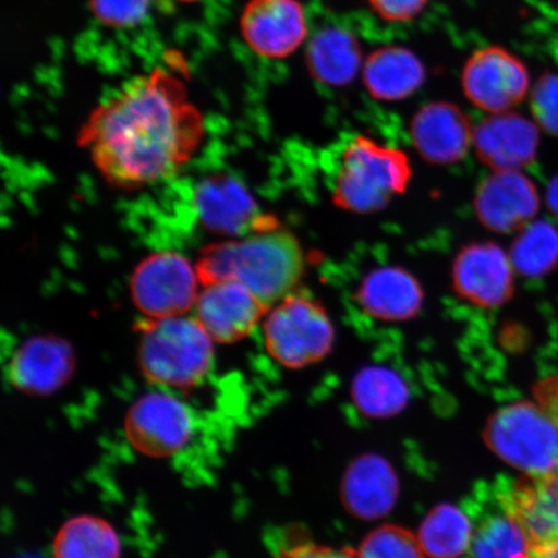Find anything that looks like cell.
I'll list each match as a JSON object with an SVG mask.
<instances>
[{
  "label": "cell",
  "instance_id": "cell-13",
  "mask_svg": "<svg viewBox=\"0 0 558 558\" xmlns=\"http://www.w3.org/2000/svg\"><path fill=\"white\" fill-rule=\"evenodd\" d=\"M539 193L522 171L492 172L477 186L473 208L487 230L498 234L520 232L539 211Z\"/></svg>",
  "mask_w": 558,
  "mask_h": 558
},
{
  "label": "cell",
  "instance_id": "cell-11",
  "mask_svg": "<svg viewBox=\"0 0 558 558\" xmlns=\"http://www.w3.org/2000/svg\"><path fill=\"white\" fill-rule=\"evenodd\" d=\"M240 29L250 50L264 59L294 54L308 39V19L298 0H248Z\"/></svg>",
  "mask_w": 558,
  "mask_h": 558
},
{
  "label": "cell",
  "instance_id": "cell-6",
  "mask_svg": "<svg viewBox=\"0 0 558 558\" xmlns=\"http://www.w3.org/2000/svg\"><path fill=\"white\" fill-rule=\"evenodd\" d=\"M487 445L527 476L558 473V422L532 402L500 409L486 427Z\"/></svg>",
  "mask_w": 558,
  "mask_h": 558
},
{
  "label": "cell",
  "instance_id": "cell-8",
  "mask_svg": "<svg viewBox=\"0 0 558 558\" xmlns=\"http://www.w3.org/2000/svg\"><path fill=\"white\" fill-rule=\"evenodd\" d=\"M197 418L190 404L169 390L140 397L128 411L124 430L134 449L151 458H170L192 441Z\"/></svg>",
  "mask_w": 558,
  "mask_h": 558
},
{
  "label": "cell",
  "instance_id": "cell-5",
  "mask_svg": "<svg viewBox=\"0 0 558 558\" xmlns=\"http://www.w3.org/2000/svg\"><path fill=\"white\" fill-rule=\"evenodd\" d=\"M264 345L279 365L299 369L318 364L332 351L335 327L316 298L291 292L265 314Z\"/></svg>",
  "mask_w": 558,
  "mask_h": 558
},
{
  "label": "cell",
  "instance_id": "cell-31",
  "mask_svg": "<svg viewBox=\"0 0 558 558\" xmlns=\"http://www.w3.org/2000/svg\"><path fill=\"white\" fill-rule=\"evenodd\" d=\"M367 3L386 23L408 24L422 15L429 0H367Z\"/></svg>",
  "mask_w": 558,
  "mask_h": 558
},
{
  "label": "cell",
  "instance_id": "cell-23",
  "mask_svg": "<svg viewBox=\"0 0 558 558\" xmlns=\"http://www.w3.org/2000/svg\"><path fill=\"white\" fill-rule=\"evenodd\" d=\"M120 535L96 515L70 519L56 534L52 558H121Z\"/></svg>",
  "mask_w": 558,
  "mask_h": 558
},
{
  "label": "cell",
  "instance_id": "cell-7",
  "mask_svg": "<svg viewBox=\"0 0 558 558\" xmlns=\"http://www.w3.org/2000/svg\"><path fill=\"white\" fill-rule=\"evenodd\" d=\"M202 289L197 267L177 253H158L140 263L131 279L136 308L150 319L186 316Z\"/></svg>",
  "mask_w": 558,
  "mask_h": 558
},
{
  "label": "cell",
  "instance_id": "cell-25",
  "mask_svg": "<svg viewBox=\"0 0 558 558\" xmlns=\"http://www.w3.org/2000/svg\"><path fill=\"white\" fill-rule=\"evenodd\" d=\"M473 532L462 509L441 506L424 520L417 539L428 558H458L470 550Z\"/></svg>",
  "mask_w": 558,
  "mask_h": 558
},
{
  "label": "cell",
  "instance_id": "cell-10",
  "mask_svg": "<svg viewBox=\"0 0 558 558\" xmlns=\"http://www.w3.org/2000/svg\"><path fill=\"white\" fill-rule=\"evenodd\" d=\"M514 274L511 257L499 244L473 242L453 257L452 289L477 308H499L513 296Z\"/></svg>",
  "mask_w": 558,
  "mask_h": 558
},
{
  "label": "cell",
  "instance_id": "cell-17",
  "mask_svg": "<svg viewBox=\"0 0 558 558\" xmlns=\"http://www.w3.org/2000/svg\"><path fill=\"white\" fill-rule=\"evenodd\" d=\"M74 352L68 341L47 335L26 340L12 355V386L27 395L45 396L58 390L72 378Z\"/></svg>",
  "mask_w": 558,
  "mask_h": 558
},
{
  "label": "cell",
  "instance_id": "cell-29",
  "mask_svg": "<svg viewBox=\"0 0 558 558\" xmlns=\"http://www.w3.org/2000/svg\"><path fill=\"white\" fill-rule=\"evenodd\" d=\"M88 4L100 24L113 29H131L148 17L151 0H88Z\"/></svg>",
  "mask_w": 558,
  "mask_h": 558
},
{
  "label": "cell",
  "instance_id": "cell-35",
  "mask_svg": "<svg viewBox=\"0 0 558 558\" xmlns=\"http://www.w3.org/2000/svg\"><path fill=\"white\" fill-rule=\"evenodd\" d=\"M179 2H183V3H195V2H199V0H179Z\"/></svg>",
  "mask_w": 558,
  "mask_h": 558
},
{
  "label": "cell",
  "instance_id": "cell-2",
  "mask_svg": "<svg viewBox=\"0 0 558 558\" xmlns=\"http://www.w3.org/2000/svg\"><path fill=\"white\" fill-rule=\"evenodd\" d=\"M195 267L202 284L241 283L269 310L296 291L305 263L295 236L275 226L208 246Z\"/></svg>",
  "mask_w": 558,
  "mask_h": 558
},
{
  "label": "cell",
  "instance_id": "cell-24",
  "mask_svg": "<svg viewBox=\"0 0 558 558\" xmlns=\"http://www.w3.org/2000/svg\"><path fill=\"white\" fill-rule=\"evenodd\" d=\"M409 388L399 373L369 366L354 376L352 399L362 414L387 417L401 413L409 402Z\"/></svg>",
  "mask_w": 558,
  "mask_h": 558
},
{
  "label": "cell",
  "instance_id": "cell-21",
  "mask_svg": "<svg viewBox=\"0 0 558 558\" xmlns=\"http://www.w3.org/2000/svg\"><path fill=\"white\" fill-rule=\"evenodd\" d=\"M360 40L343 27L330 26L314 34L305 50V65L319 85L344 87L364 66Z\"/></svg>",
  "mask_w": 558,
  "mask_h": 558
},
{
  "label": "cell",
  "instance_id": "cell-28",
  "mask_svg": "<svg viewBox=\"0 0 558 558\" xmlns=\"http://www.w3.org/2000/svg\"><path fill=\"white\" fill-rule=\"evenodd\" d=\"M355 554L359 558H428L416 536L397 526L375 530Z\"/></svg>",
  "mask_w": 558,
  "mask_h": 558
},
{
  "label": "cell",
  "instance_id": "cell-14",
  "mask_svg": "<svg viewBox=\"0 0 558 558\" xmlns=\"http://www.w3.org/2000/svg\"><path fill=\"white\" fill-rule=\"evenodd\" d=\"M193 311L214 343L229 344L246 338L269 310L241 283L219 281L202 284Z\"/></svg>",
  "mask_w": 558,
  "mask_h": 558
},
{
  "label": "cell",
  "instance_id": "cell-32",
  "mask_svg": "<svg viewBox=\"0 0 558 558\" xmlns=\"http://www.w3.org/2000/svg\"><path fill=\"white\" fill-rule=\"evenodd\" d=\"M276 558H359L355 550L335 549L317 546L314 543H300L284 548Z\"/></svg>",
  "mask_w": 558,
  "mask_h": 558
},
{
  "label": "cell",
  "instance_id": "cell-3",
  "mask_svg": "<svg viewBox=\"0 0 558 558\" xmlns=\"http://www.w3.org/2000/svg\"><path fill=\"white\" fill-rule=\"evenodd\" d=\"M413 167L403 150L366 135L355 136L341 155L333 180V205L344 211L367 215L381 211L407 193Z\"/></svg>",
  "mask_w": 558,
  "mask_h": 558
},
{
  "label": "cell",
  "instance_id": "cell-27",
  "mask_svg": "<svg viewBox=\"0 0 558 558\" xmlns=\"http://www.w3.org/2000/svg\"><path fill=\"white\" fill-rule=\"evenodd\" d=\"M499 497V495H498ZM500 500V499H499ZM529 539L520 523L501 505L474 529L471 558H525Z\"/></svg>",
  "mask_w": 558,
  "mask_h": 558
},
{
  "label": "cell",
  "instance_id": "cell-4",
  "mask_svg": "<svg viewBox=\"0 0 558 558\" xmlns=\"http://www.w3.org/2000/svg\"><path fill=\"white\" fill-rule=\"evenodd\" d=\"M138 364L158 387L191 389L211 372L214 341L194 317L150 319L140 338Z\"/></svg>",
  "mask_w": 558,
  "mask_h": 558
},
{
  "label": "cell",
  "instance_id": "cell-19",
  "mask_svg": "<svg viewBox=\"0 0 558 558\" xmlns=\"http://www.w3.org/2000/svg\"><path fill=\"white\" fill-rule=\"evenodd\" d=\"M499 499L530 544H558V473L515 481L501 488Z\"/></svg>",
  "mask_w": 558,
  "mask_h": 558
},
{
  "label": "cell",
  "instance_id": "cell-18",
  "mask_svg": "<svg viewBox=\"0 0 558 558\" xmlns=\"http://www.w3.org/2000/svg\"><path fill=\"white\" fill-rule=\"evenodd\" d=\"M355 302L380 323H407L422 312L424 290L418 279L401 267L369 270L355 290Z\"/></svg>",
  "mask_w": 558,
  "mask_h": 558
},
{
  "label": "cell",
  "instance_id": "cell-30",
  "mask_svg": "<svg viewBox=\"0 0 558 558\" xmlns=\"http://www.w3.org/2000/svg\"><path fill=\"white\" fill-rule=\"evenodd\" d=\"M532 120L539 130L558 137V74L544 73L529 95Z\"/></svg>",
  "mask_w": 558,
  "mask_h": 558
},
{
  "label": "cell",
  "instance_id": "cell-15",
  "mask_svg": "<svg viewBox=\"0 0 558 558\" xmlns=\"http://www.w3.org/2000/svg\"><path fill=\"white\" fill-rule=\"evenodd\" d=\"M541 130L515 113L488 114L474 128L473 149L492 172L522 171L538 156Z\"/></svg>",
  "mask_w": 558,
  "mask_h": 558
},
{
  "label": "cell",
  "instance_id": "cell-34",
  "mask_svg": "<svg viewBox=\"0 0 558 558\" xmlns=\"http://www.w3.org/2000/svg\"><path fill=\"white\" fill-rule=\"evenodd\" d=\"M547 204L553 213L558 216V177H556L548 186Z\"/></svg>",
  "mask_w": 558,
  "mask_h": 558
},
{
  "label": "cell",
  "instance_id": "cell-20",
  "mask_svg": "<svg viewBox=\"0 0 558 558\" xmlns=\"http://www.w3.org/2000/svg\"><path fill=\"white\" fill-rule=\"evenodd\" d=\"M361 75L374 100L399 102L409 99L424 85L427 70L409 48L386 46L367 56Z\"/></svg>",
  "mask_w": 558,
  "mask_h": 558
},
{
  "label": "cell",
  "instance_id": "cell-9",
  "mask_svg": "<svg viewBox=\"0 0 558 558\" xmlns=\"http://www.w3.org/2000/svg\"><path fill=\"white\" fill-rule=\"evenodd\" d=\"M462 88L473 107L488 114H500L525 101L532 90V80L519 56L501 46H487L466 59Z\"/></svg>",
  "mask_w": 558,
  "mask_h": 558
},
{
  "label": "cell",
  "instance_id": "cell-22",
  "mask_svg": "<svg viewBox=\"0 0 558 558\" xmlns=\"http://www.w3.org/2000/svg\"><path fill=\"white\" fill-rule=\"evenodd\" d=\"M399 484L392 469L379 457L368 456L354 462L345 474L343 500L360 519H378L393 507Z\"/></svg>",
  "mask_w": 558,
  "mask_h": 558
},
{
  "label": "cell",
  "instance_id": "cell-16",
  "mask_svg": "<svg viewBox=\"0 0 558 558\" xmlns=\"http://www.w3.org/2000/svg\"><path fill=\"white\" fill-rule=\"evenodd\" d=\"M474 128L458 105H424L410 122V138L418 156L435 166L459 163L473 148Z\"/></svg>",
  "mask_w": 558,
  "mask_h": 558
},
{
  "label": "cell",
  "instance_id": "cell-1",
  "mask_svg": "<svg viewBox=\"0 0 558 558\" xmlns=\"http://www.w3.org/2000/svg\"><path fill=\"white\" fill-rule=\"evenodd\" d=\"M206 135L181 76L163 68L134 76L93 110L78 144L109 184L138 190L174 177Z\"/></svg>",
  "mask_w": 558,
  "mask_h": 558
},
{
  "label": "cell",
  "instance_id": "cell-26",
  "mask_svg": "<svg viewBox=\"0 0 558 558\" xmlns=\"http://www.w3.org/2000/svg\"><path fill=\"white\" fill-rule=\"evenodd\" d=\"M509 257L515 274L539 278L558 265V230L546 221H533L521 229Z\"/></svg>",
  "mask_w": 558,
  "mask_h": 558
},
{
  "label": "cell",
  "instance_id": "cell-12",
  "mask_svg": "<svg viewBox=\"0 0 558 558\" xmlns=\"http://www.w3.org/2000/svg\"><path fill=\"white\" fill-rule=\"evenodd\" d=\"M194 207L202 226L228 240L276 226L262 214L247 187L227 173L211 174L201 181L195 190Z\"/></svg>",
  "mask_w": 558,
  "mask_h": 558
},
{
  "label": "cell",
  "instance_id": "cell-33",
  "mask_svg": "<svg viewBox=\"0 0 558 558\" xmlns=\"http://www.w3.org/2000/svg\"><path fill=\"white\" fill-rule=\"evenodd\" d=\"M525 558H558L556 544H530Z\"/></svg>",
  "mask_w": 558,
  "mask_h": 558
}]
</instances>
